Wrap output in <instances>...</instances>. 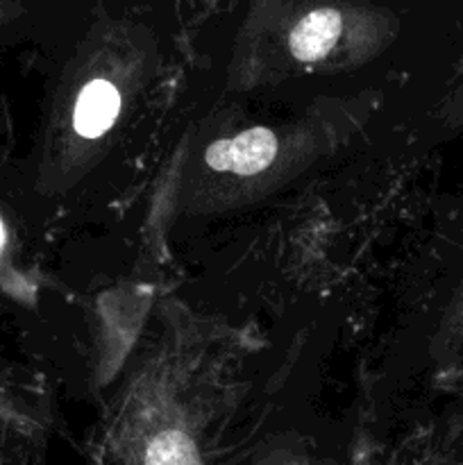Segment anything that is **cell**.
<instances>
[{"label": "cell", "mask_w": 463, "mask_h": 465, "mask_svg": "<svg viewBox=\"0 0 463 465\" xmlns=\"http://www.w3.org/2000/svg\"><path fill=\"white\" fill-rule=\"evenodd\" d=\"M121 112V94L107 80H94L82 89L75 103L73 125L86 139H98L116 121Z\"/></svg>", "instance_id": "3"}, {"label": "cell", "mask_w": 463, "mask_h": 465, "mask_svg": "<svg viewBox=\"0 0 463 465\" xmlns=\"http://www.w3.org/2000/svg\"><path fill=\"white\" fill-rule=\"evenodd\" d=\"M3 245H5V225L0 221V252H3Z\"/></svg>", "instance_id": "5"}, {"label": "cell", "mask_w": 463, "mask_h": 465, "mask_svg": "<svg viewBox=\"0 0 463 465\" xmlns=\"http://www.w3.org/2000/svg\"><path fill=\"white\" fill-rule=\"evenodd\" d=\"M145 465H200L198 448L184 431H163L148 445Z\"/></svg>", "instance_id": "4"}, {"label": "cell", "mask_w": 463, "mask_h": 465, "mask_svg": "<svg viewBox=\"0 0 463 465\" xmlns=\"http://www.w3.org/2000/svg\"><path fill=\"white\" fill-rule=\"evenodd\" d=\"M277 154V139L266 127H252L234 139L216 141L207 150V163L213 171H230L234 175H257L271 166Z\"/></svg>", "instance_id": "1"}, {"label": "cell", "mask_w": 463, "mask_h": 465, "mask_svg": "<svg viewBox=\"0 0 463 465\" xmlns=\"http://www.w3.org/2000/svg\"><path fill=\"white\" fill-rule=\"evenodd\" d=\"M340 30H343V18H340L336 9H313L291 32V53L300 62H318V59H322L334 48Z\"/></svg>", "instance_id": "2"}]
</instances>
